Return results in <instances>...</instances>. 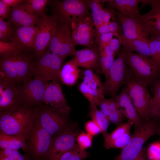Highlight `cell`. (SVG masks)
<instances>
[{
  "mask_svg": "<svg viewBox=\"0 0 160 160\" xmlns=\"http://www.w3.org/2000/svg\"><path fill=\"white\" fill-rule=\"evenodd\" d=\"M26 142L16 137L0 132V147L3 149H10L18 150L24 149Z\"/></svg>",
  "mask_w": 160,
  "mask_h": 160,
  "instance_id": "cell-29",
  "label": "cell"
},
{
  "mask_svg": "<svg viewBox=\"0 0 160 160\" xmlns=\"http://www.w3.org/2000/svg\"><path fill=\"white\" fill-rule=\"evenodd\" d=\"M48 1L47 0H26L24 5L25 10L28 12L42 17L46 15L44 11Z\"/></svg>",
  "mask_w": 160,
  "mask_h": 160,
  "instance_id": "cell-34",
  "label": "cell"
},
{
  "mask_svg": "<svg viewBox=\"0 0 160 160\" xmlns=\"http://www.w3.org/2000/svg\"><path fill=\"white\" fill-rule=\"evenodd\" d=\"M24 50L0 55V78L18 86L33 78L35 57Z\"/></svg>",
  "mask_w": 160,
  "mask_h": 160,
  "instance_id": "cell-1",
  "label": "cell"
},
{
  "mask_svg": "<svg viewBox=\"0 0 160 160\" xmlns=\"http://www.w3.org/2000/svg\"><path fill=\"white\" fill-rule=\"evenodd\" d=\"M92 15L71 24L72 37L76 45L92 48L95 43L96 30Z\"/></svg>",
  "mask_w": 160,
  "mask_h": 160,
  "instance_id": "cell-15",
  "label": "cell"
},
{
  "mask_svg": "<svg viewBox=\"0 0 160 160\" xmlns=\"http://www.w3.org/2000/svg\"><path fill=\"white\" fill-rule=\"evenodd\" d=\"M135 160H146L145 149L143 148L140 153Z\"/></svg>",
  "mask_w": 160,
  "mask_h": 160,
  "instance_id": "cell-54",
  "label": "cell"
},
{
  "mask_svg": "<svg viewBox=\"0 0 160 160\" xmlns=\"http://www.w3.org/2000/svg\"><path fill=\"white\" fill-rule=\"evenodd\" d=\"M131 136L130 132H127L108 144L103 145V146L108 149L116 148L121 150L127 145Z\"/></svg>",
  "mask_w": 160,
  "mask_h": 160,
  "instance_id": "cell-39",
  "label": "cell"
},
{
  "mask_svg": "<svg viewBox=\"0 0 160 160\" xmlns=\"http://www.w3.org/2000/svg\"><path fill=\"white\" fill-rule=\"evenodd\" d=\"M52 139L51 135L35 120L23 150L24 155L30 160H49Z\"/></svg>",
  "mask_w": 160,
  "mask_h": 160,
  "instance_id": "cell-5",
  "label": "cell"
},
{
  "mask_svg": "<svg viewBox=\"0 0 160 160\" xmlns=\"http://www.w3.org/2000/svg\"><path fill=\"white\" fill-rule=\"evenodd\" d=\"M92 136L81 131L78 135L76 141L81 148L85 149L92 146Z\"/></svg>",
  "mask_w": 160,
  "mask_h": 160,
  "instance_id": "cell-43",
  "label": "cell"
},
{
  "mask_svg": "<svg viewBox=\"0 0 160 160\" xmlns=\"http://www.w3.org/2000/svg\"><path fill=\"white\" fill-rule=\"evenodd\" d=\"M89 114L92 120L100 127L104 137L108 134L107 130L110 122L108 118L100 111L98 110L96 106L93 105H90Z\"/></svg>",
  "mask_w": 160,
  "mask_h": 160,
  "instance_id": "cell-28",
  "label": "cell"
},
{
  "mask_svg": "<svg viewBox=\"0 0 160 160\" xmlns=\"http://www.w3.org/2000/svg\"><path fill=\"white\" fill-rule=\"evenodd\" d=\"M33 77L18 86L22 107L37 108L44 103L46 86L48 82Z\"/></svg>",
  "mask_w": 160,
  "mask_h": 160,
  "instance_id": "cell-12",
  "label": "cell"
},
{
  "mask_svg": "<svg viewBox=\"0 0 160 160\" xmlns=\"http://www.w3.org/2000/svg\"><path fill=\"white\" fill-rule=\"evenodd\" d=\"M69 114L45 105L37 107L35 120L52 137L71 125Z\"/></svg>",
  "mask_w": 160,
  "mask_h": 160,
  "instance_id": "cell-6",
  "label": "cell"
},
{
  "mask_svg": "<svg viewBox=\"0 0 160 160\" xmlns=\"http://www.w3.org/2000/svg\"><path fill=\"white\" fill-rule=\"evenodd\" d=\"M74 57L79 66L101 72L99 50L96 47L76 51Z\"/></svg>",
  "mask_w": 160,
  "mask_h": 160,
  "instance_id": "cell-20",
  "label": "cell"
},
{
  "mask_svg": "<svg viewBox=\"0 0 160 160\" xmlns=\"http://www.w3.org/2000/svg\"><path fill=\"white\" fill-rule=\"evenodd\" d=\"M114 35L115 36V34L111 32H108L102 34L96 40L95 46L97 45L99 46L102 43H109L113 39V37Z\"/></svg>",
  "mask_w": 160,
  "mask_h": 160,
  "instance_id": "cell-49",
  "label": "cell"
},
{
  "mask_svg": "<svg viewBox=\"0 0 160 160\" xmlns=\"http://www.w3.org/2000/svg\"><path fill=\"white\" fill-rule=\"evenodd\" d=\"M132 76L123 51L121 49L110 69L107 79L103 84V95L110 96L114 100L120 87L125 85L128 80Z\"/></svg>",
  "mask_w": 160,
  "mask_h": 160,
  "instance_id": "cell-7",
  "label": "cell"
},
{
  "mask_svg": "<svg viewBox=\"0 0 160 160\" xmlns=\"http://www.w3.org/2000/svg\"><path fill=\"white\" fill-rule=\"evenodd\" d=\"M26 48L20 44L12 41L11 42L0 41V53L4 54L20 50H24Z\"/></svg>",
  "mask_w": 160,
  "mask_h": 160,
  "instance_id": "cell-41",
  "label": "cell"
},
{
  "mask_svg": "<svg viewBox=\"0 0 160 160\" xmlns=\"http://www.w3.org/2000/svg\"><path fill=\"white\" fill-rule=\"evenodd\" d=\"M96 40H97L99 36L103 34L109 32L108 24H104L95 29Z\"/></svg>",
  "mask_w": 160,
  "mask_h": 160,
  "instance_id": "cell-52",
  "label": "cell"
},
{
  "mask_svg": "<svg viewBox=\"0 0 160 160\" xmlns=\"http://www.w3.org/2000/svg\"><path fill=\"white\" fill-rule=\"evenodd\" d=\"M37 108L22 107L0 112V132L26 142L35 121Z\"/></svg>",
  "mask_w": 160,
  "mask_h": 160,
  "instance_id": "cell-2",
  "label": "cell"
},
{
  "mask_svg": "<svg viewBox=\"0 0 160 160\" xmlns=\"http://www.w3.org/2000/svg\"><path fill=\"white\" fill-rule=\"evenodd\" d=\"M125 87L141 122L151 118L153 97L146 86L135 81L132 76L127 81Z\"/></svg>",
  "mask_w": 160,
  "mask_h": 160,
  "instance_id": "cell-8",
  "label": "cell"
},
{
  "mask_svg": "<svg viewBox=\"0 0 160 160\" xmlns=\"http://www.w3.org/2000/svg\"><path fill=\"white\" fill-rule=\"evenodd\" d=\"M90 0H64L55 3V13L64 22L71 26L91 15Z\"/></svg>",
  "mask_w": 160,
  "mask_h": 160,
  "instance_id": "cell-11",
  "label": "cell"
},
{
  "mask_svg": "<svg viewBox=\"0 0 160 160\" xmlns=\"http://www.w3.org/2000/svg\"><path fill=\"white\" fill-rule=\"evenodd\" d=\"M78 66L74 57L63 65L60 74V79L63 84L71 86L76 83L80 71Z\"/></svg>",
  "mask_w": 160,
  "mask_h": 160,
  "instance_id": "cell-26",
  "label": "cell"
},
{
  "mask_svg": "<svg viewBox=\"0 0 160 160\" xmlns=\"http://www.w3.org/2000/svg\"><path fill=\"white\" fill-rule=\"evenodd\" d=\"M109 100L111 113L108 119L118 127L123 123L124 115L118 108L114 100L112 98Z\"/></svg>",
  "mask_w": 160,
  "mask_h": 160,
  "instance_id": "cell-37",
  "label": "cell"
},
{
  "mask_svg": "<svg viewBox=\"0 0 160 160\" xmlns=\"http://www.w3.org/2000/svg\"><path fill=\"white\" fill-rule=\"evenodd\" d=\"M142 6L150 5L151 9L138 18L151 31V37L160 34V0H142Z\"/></svg>",
  "mask_w": 160,
  "mask_h": 160,
  "instance_id": "cell-19",
  "label": "cell"
},
{
  "mask_svg": "<svg viewBox=\"0 0 160 160\" xmlns=\"http://www.w3.org/2000/svg\"><path fill=\"white\" fill-rule=\"evenodd\" d=\"M147 156L149 160H160V142L153 143L149 145Z\"/></svg>",
  "mask_w": 160,
  "mask_h": 160,
  "instance_id": "cell-44",
  "label": "cell"
},
{
  "mask_svg": "<svg viewBox=\"0 0 160 160\" xmlns=\"http://www.w3.org/2000/svg\"><path fill=\"white\" fill-rule=\"evenodd\" d=\"M6 157L9 160H30L25 155H22L18 150L10 149L1 150L0 157Z\"/></svg>",
  "mask_w": 160,
  "mask_h": 160,
  "instance_id": "cell-42",
  "label": "cell"
},
{
  "mask_svg": "<svg viewBox=\"0 0 160 160\" xmlns=\"http://www.w3.org/2000/svg\"><path fill=\"white\" fill-rule=\"evenodd\" d=\"M151 85L153 95L151 117L160 119V76Z\"/></svg>",
  "mask_w": 160,
  "mask_h": 160,
  "instance_id": "cell-31",
  "label": "cell"
},
{
  "mask_svg": "<svg viewBox=\"0 0 160 160\" xmlns=\"http://www.w3.org/2000/svg\"><path fill=\"white\" fill-rule=\"evenodd\" d=\"M160 119H152L142 121L135 129L127 145L115 160H135L143 149L144 143L153 135L158 134Z\"/></svg>",
  "mask_w": 160,
  "mask_h": 160,
  "instance_id": "cell-3",
  "label": "cell"
},
{
  "mask_svg": "<svg viewBox=\"0 0 160 160\" xmlns=\"http://www.w3.org/2000/svg\"><path fill=\"white\" fill-rule=\"evenodd\" d=\"M4 3L9 7L14 8L17 7L20 3L25 2L26 0H1Z\"/></svg>",
  "mask_w": 160,
  "mask_h": 160,
  "instance_id": "cell-53",
  "label": "cell"
},
{
  "mask_svg": "<svg viewBox=\"0 0 160 160\" xmlns=\"http://www.w3.org/2000/svg\"><path fill=\"white\" fill-rule=\"evenodd\" d=\"M11 39L26 49L32 48L34 49L35 36L38 31L37 26H16Z\"/></svg>",
  "mask_w": 160,
  "mask_h": 160,
  "instance_id": "cell-24",
  "label": "cell"
},
{
  "mask_svg": "<svg viewBox=\"0 0 160 160\" xmlns=\"http://www.w3.org/2000/svg\"><path fill=\"white\" fill-rule=\"evenodd\" d=\"M102 4L107 2L108 7L117 10L118 12L126 17L138 18L141 15L138 7L140 0H100Z\"/></svg>",
  "mask_w": 160,
  "mask_h": 160,
  "instance_id": "cell-22",
  "label": "cell"
},
{
  "mask_svg": "<svg viewBox=\"0 0 160 160\" xmlns=\"http://www.w3.org/2000/svg\"><path fill=\"white\" fill-rule=\"evenodd\" d=\"M18 86L0 78V112L22 107Z\"/></svg>",
  "mask_w": 160,
  "mask_h": 160,
  "instance_id": "cell-17",
  "label": "cell"
},
{
  "mask_svg": "<svg viewBox=\"0 0 160 160\" xmlns=\"http://www.w3.org/2000/svg\"><path fill=\"white\" fill-rule=\"evenodd\" d=\"M117 19L120 24L123 34L127 38L148 41L151 38L149 28L139 18H133L124 16L116 12Z\"/></svg>",
  "mask_w": 160,
  "mask_h": 160,
  "instance_id": "cell-16",
  "label": "cell"
},
{
  "mask_svg": "<svg viewBox=\"0 0 160 160\" xmlns=\"http://www.w3.org/2000/svg\"><path fill=\"white\" fill-rule=\"evenodd\" d=\"M38 15L30 13L25 9L24 4L12 8L10 15L11 22L16 26H35L42 18ZM40 16V15H39Z\"/></svg>",
  "mask_w": 160,
  "mask_h": 160,
  "instance_id": "cell-23",
  "label": "cell"
},
{
  "mask_svg": "<svg viewBox=\"0 0 160 160\" xmlns=\"http://www.w3.org/2000/svg\"><path fill=\"white\" fill-rule=\"evenodd\" d=\"M65 59L51 52H45L36 61L33 77L60 84V74Z\"/></svg>",
  "mask_w": 160,
  "mask_h": 160,
  "instance_id": "cell-10",
  "label": "cell"
},
{
  "mask_svg": "<svg viewBox=\"0 0 160 160\" xmlns=\"http://www.w3.org/2000/svg\"><path fill=\"white\" fill-rule=\"evenodd\" d=\"M158 135H159L160 138V127H159V129Z\"/></svg>",
  "mask_w": 160,
  "mask_h": 160,
  "instance_id": "cell-57",
  "label": "cell"
},
{
  "mask_svg": "<svg viewBox=\"0 0 160 160\" xmlns=\"http://www.w3.org/2000/svg\"><path fill=\"white\" fill-rule=\"evenodd\" d=\"M126 63L133 78L147 87L160 76V66L150 57L125 50L122 47Z\"/></svg>",
  "mask_w": 160,
  "mask_h": 160,
  "instance_id": "cell-4",
  "label": "cell"
},
{
  "mask_svg": "<svg viewBox=\"0 0 160 160\" xmlns=\"http://www.w3.org/2000/svg\"><path fill=\"white\" fill-rule=\"evenodd\" d=\"M0 160H9L8 158L5 157H0Z\"/></svg>",
  "mask_w": 160,
  "mask_h": 160,
  "instance_id": "cell-56",
  "label": "cell"
},
{
  "mask_svg": "<svg viewBox=\"0 0 160 160\" xmlns=\"http://www.w3.org/2000/svg\"><path fill=\"white\" fill-rule=\"evenodd\" d=\"M133 124L132 122L129 121L127 122L122 123L118 127L111 133L108 134L103 137V145L108 144L125 133L130 132L131 126Z\"/></svg>",
  "mask_w": 160,
  "mask_h": 160,
  "instance_id": "cell-36",
  "label": "cell"
},
{
  "mask_svg": "<svg viewBox=\"0 0 160 160\" xmlns=\"http://www.w3.org/2000/svg\"><path fill=\"white\" fill-rule=\"evenodd\" d=\"M151 37L154 38L160 42V34Z\"/></svg>",
  "mask_w": 160,
  "mask_h": 160,
  "instance_id": "cell-55",
  "label": "cell"
},
{
  "mask_svg": "<svg viewBox=\"0 0 160 160\" xmlns=\"http://www.w3.org/2000/svg\"><path fill=\"white\" fill-rule=\"evenodd\" d=\"M85 127L87 133L92 136L97 135L101 133V131L100 127L92 120L85 123Z\"/></svg>",
  "mask_w": 160,
  "mask_h": 160,
  "instance_id": "cell-45",
  "label": "cell"
},
{
  "mask_svg": "<svg viewBox=\"0 0 160 160\" xmlns=\"http://www.w3.org/2000/svg\"><path fill=\"white\" fill-rule=\"evenodd\" d=\"M109 32L114 33L115 36L118 37L120 34H123L121 27L117 20L113 21L108 24Z\"/></svg>",
  "mask_w": 160,
  "mask_h": 160,
  "instance_id": "cell-48",
  "label": "cell"
},
{
  "mask_svg": "<svg viewBox=\"0 0 160 160\" xmlns=\"http://www.w3.org/2000/svg\"><path fill=\"white\" fill-rule=\"evenodd\" d=\"M14 30L10 23L0 19V39L1 41L7 42L11 39L13 34Z\"/></svg>",
  "mask_w": 160,
  "mask_h": 160,
  "instance_id": "cell-40",
  "label": "cell"
},
{
  "mask_svg": "<svg viewBox=\"0 0 160 160\" xmlns=\"http://www.w3.org/2000/svg\"><path fill=\"white\" fill-rule=\"evenodd\" d=\"M80 92L87 99L90 105L97 106L99 100L104 98L102 91L92 88L82 82L79 86Z\"/></svg>",
  "mask_w": 160,
  "mask_h": 160,
  "instance_id": "cell-30",
  "label": "cell"
},
{
  "mask_svg": "<svg viewBox=\"0 0 160 160\" xmlns=\"http://www.w3.org/2000/svg\"><path fill=\"white\" fill-rule=\"evenodd\" d=\"M76 45L72 37L71 26L59 19L52 34L48 50L65 59L74 56Z\"/></svg>",
  "mask_w": 160,
  "mask_h": 160,
  "instance_id": "cell-9",
  "label": "cell"
},
{
  "mask_svg": "<svg viewBox=\"0 0 160 160\" xmlns=\"http://www.w3.org/2000/svg\"><path fill=\"white\" fill-rule=\"evenodd\" d=\"M44 103L46 105L68 114L71 111L59 83L51 81L47 84Z\"/></svg>",
  "mask_w": 160,
  "mask_h": 160,
  "instance_id": "cell-18",
  "label": "cell"
},
{
  "mask_svg": "<svg viewBox=\"0 0 160 160\" xmlns=\"http://www.w3.org/2000/svg\"><path fill=\"white\" fill-rule=\"evenodd\" d=\"M99 52L101 73L105 80L110 69L114 62L115 53L111 49L108 43H102L99 46Z\"/></svg>",
  "mask_w": 160,
  "mask_h": 160,
  "instance_id": "cell-27",
  "label": "cell"
},
{
  "mask_svg": "<svg viewBox=\"0 0 160 160\" xmlns=\"http://www.w3.org/2000/svg\"><path fill=\"white\" fill-rule=\"evenodd\" d=\"M12 8L9 7L0 0V19L4 20L11 11Z\"/></svg>",
  "mask_w": 160,
  "mask_h": 160,
  "instance_id": "cell-50",
  "label": "cell"
},
{
  "mask_svg": "<svg viewBox=\"0 0 160 160\" xmlns=\"http://www.w3.org/2000/svg\"><path fill=\"white\" fill-rule=\"evenodd\" d=\"M148 42L150 57L160 66V42L151 37Z\"/></svg>",
  "mask_w": 160,
  "mask_h": 160,
  "instance_id": "cell-38",
  "label": "cell"
},
{
  "mask_svg": "<svg viewBox=\"0 0 160 160\" xmlns=\"http://www.w3.org/2000/svg\"><path fill=\"white\" fill-rule=\"evenodd\" d=\"M79 134L77 124L74 122L62 132L52 137L49 160H58L63 153L76 144Z\"/></svg>",
  "mask_w": 160,
  "mask_h": 160,
  "instance_id": "cell-13",
  "label": "cell"
},
{
  "mask_svg": "<svg viewBox=\"0 0 160 160\" xmlns=\"http://www.w3.org/2000/svg\"><path fill=\"white\" fill-rule=\"evenodd\" d=\"M97 106L100 107V111L108 118L111 113L109 99L105 98L100 99Z\"/></svg>",
  "mask_w": 160,
  "mask_h": 160,
  "instance_id": "cell-47",
  "label": "cell"
},
{
  "mask_svg": "<svg viewBox=\"0 0 160 160\" xmlns=\"http://www.w3.org/2000/svg\"><path fill=\"white\" fill-rule=\"evenodd\" d=\"M42 17L37 25L38 30L34 41V56L36 59L46 51L59 19V17L55 13L49 16L46 15Z\"/></svg>",
  "mask_w": 160,
  "mask_h": 160,
  "instance_id": "cell-14",
  "label": "cell"
},
{
  "mask_svg": "<svg viewBox=\"0 0 160 160\" xmlns=\"http://www.w3.org/2000/svg\"><path fill=\"white\" fill-rule=\"evenodd\" d=\"M116 12L114 9L108 7L104 9V12L103 15V19L104 24H108L110 22V20L112 19L113 21L117 20L116 17Z\"/></svg>",
  "mask_w": 160,
  "mask_h": 160,
  "instance_id": "cell-46",
  "label": "cell"
},
{
  "mask_svg": "<svg viewBox=\"0 0 160 160\" xmlns=\"http://www.w3.org/2000/svg\"><path fill=\"white\" fill-rule=\"evenodd\" d=\"M118 39L122 47L126 51L135 52L140 54L150 57L148 41L129 39L126 38L123 34H120Z\"/></svg>",
  "mask_w": 160,
  "mask_h": 160,
  "instance_id": "cell-25",
  "label": "cell"
},
{
  "mask_svg": "<svg viewBox=\"0 0 160 160\" xmlns=\"http://www.w3.org/2000/svg\"><path fill=\"white\" fill-rule=\"evenodd\" d=\"M118 109L123 115L133 122L134 127L141 122L125 87L114 99Z\"/></svg>",
  "mask_w": 160,
  "mask_h": 160,
  "instance_id": "cell-21",
  "label": "cell"
},
{
  "mask_svg": "<svg viewBox=\"0 0 160 160\" xmlns=\"http://www.w3.org/2000/svg\"><path fill=\"white\" fill-rule=\"evenodd\" d=\"M83 74V82L92 88L103 92V84L98 75L90 69L85 70Z\"/></svg>",
  "mask_w": 160,
  "mask_h": 160,
  "instance_id": "cell-35",
  "label": "cell"
},
{
  "mask_svg": "<svg viewBox=\"0 0 160 160\" xmlns=\"http://www.w3.org/2000/svg\"><path fill=\"white\" fill-rule=\"evenodd\" d=\"M89 156V153L76 144L63 153L58 160H84Z\"/></svg>",
  "mask_w": 160,
  "mask_h": 160,
  "instance_id": "cell-33",
  "label": "cell"
},
{
  "mask_svg": "<svg viewBox=\"0 0 160 160\" xmlns=\"http://www.w3.org/2000/svg\"><path fill=\"white\" fill-rule=\"evenodd\" d=\"M101 4L100 0H90V7L95 29L104 24L103 19L104 9Z\"/></svg>",
  "mask_w": 160,
  "mask_h": 160,
  "instance_id": "cell-32",
  "label": "cell"
},
{
  "mask_svg": "<svg viewBox=\"0 0 160 160\" xmlns=\"http://www.w3.org/2000/svg\"><path fill=\"white\" fill-rule=\"evenodd\" d=\"M108 43L110 48L115 54L120 51L121 44L118 39L113 38Z\"/></svg>",
  "mask_w": 160,
  "mask_h": 160,
  "instance_id": "cell-51",
  "label": "cell"
}]
</instances>
